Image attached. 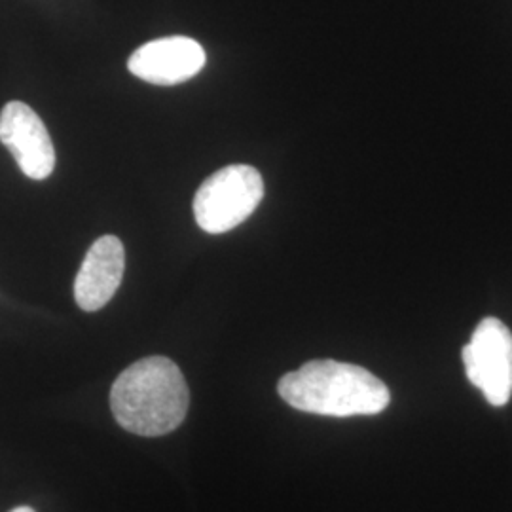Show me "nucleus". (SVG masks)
Masks as SVG:
<instances>
[{
    "label": "nucleus",
    "mask_w": 512,
    "mask_h": 512,
    "mask_svg": "<svg viewBox=\"0 0 512 512\" xmlns=\"http://www.w3.org/2000/svg\"><path fill=\"white\" fill-rule=\"evenodd\" d=\"M207 63L200 42L188 37L152 40L129 57V73L148 84L175 86L194 78Z\"/></svg>",
    "instance_id": "obj_6"
},
{
    "label": "nucleus",
    "mask_w": 512,
    "mask_h": 512,
    "mask_svg": "<svg viewBox=\"0 0 512 512\" xmlns=\"http://www.w3.org/2000/svg\"><path fill=\"white\" fill-rule=\"evenodd\" d=\"M264 198V181L251 165H228L213 173L194 198V217L207 234H226L249 219Z\"/></svg>",
    "instance_id": "obj_3"
},
{
    "label": "nucleus",
    "mask_w": 512,
    "mask_h": 512,
    "mask_svg": "<svg viewBox=\"0 0 512 512\" xmlns=\"http://www.w3.org/2000/svg\"><path fill=\"white\" fill-rule=\"evenodd\" d=\"M0 143L12 152L19 169L33 181L48 179L55 169L52 137L35 110L10 101L0 112Z\"/></svg>",
    "instance_id": "obj_5"
},
{
    "label": "nucleus",
    "mask_w": 512,
    "mask_h": 512,
    "mask_svg": "<svg viewBox=\"0 0 512 512\" xmlns=\"http://www.w3.org/2000/svg\"><path fill=\"white\" fill-rule=\"evenodd\" d=\"M126 270V251L116 236H103L90 247L76 281L74 298L80 310L99 311L116 294Z\"/></svg>",
    "instance_id": "obj_7"
},
{
    "label": "nucleus",
    "mask_w": 512,
    "mask_h": 512,
    "mask_svg": "<svg viewBox=\"0 0 512 512\" xmlns=\"http://www.w3.org/2000/svg\"><path fill=\"white\" fill-rule=\"evenodd\" d=\"M190 391L181 368L167 357H147L128 366L112 385L110 410L133 435L162 437L188 412Z\"/></svg>",
    "instance_id": "obj_1"
},
{
    "label": "nucleus",
    "mask_w": 512,
    "mask_h": 512,
    "mask_svg": "<svg viewBox=\"0 0 512 512\" xmlns=\"http://www.w3.org/2000/svg\"><path fill=\"white\" fill-rule=\"evenodd\" d=\"M463 365L469 382L478 387L492 406H505L512 395V332L486 317L478 323L471 342L463 348Z\"/></svg>",
    "instance_id": "obj_4"
},
{
    "label": "nucleus",
    "mask_w": 512,
    "mask_h": 512,
    "mask_svg": "<svg viewBox=\"0 0 512 512\" xmlns=\"http://www.w3.org/2000/svg\"><path fill=\"white\" fill-rule=\"evenodd\" d=\"M279 397L300 412L351 418L374 416L387 408V385L363 366L330 359L310 361L285 374L277 384Z\"/></svg>",
    "instance_id": "obj_2"
},
{
    "label": "nucleus",
    "mask_w": 512,
    "mask_h": 512,
    "mask_svg": "<svg viewBox=\"0 0 512 512\" xmlns=\"http://www.w3.org/2000/svg\"><path fill=\"white\" fill-rule=\"evenodd\" d=\"M10 512H35L31 507H18V509H14V511Z\"/></svg>",
    "instance_id": "obj_8"
}]
</instances>
